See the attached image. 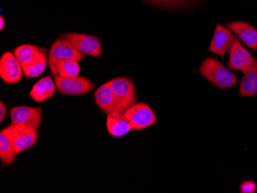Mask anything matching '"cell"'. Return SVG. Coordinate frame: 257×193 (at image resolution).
Masks as SVG:
<instances>
[{"label":"cell","mask_w":257,"mask_h":193,"mask_svg":"<svg viewBox=\"0 0 257 193\" xmlns=\"http://www.w3.org/2000/svg\"><path fill=\"white\" fill-rule=\"evenodd\" d=\"M50 73L53 76L69 78L76 77L80 73V66L79 62L76 60H63L55 63L53 66L49 67Z\"/></svg>","instance_id":"cell-19"},{"label":"cell","mask_w":257,"mask_h":193,"mask_svg":"<svg viewBox=\"0 0 257 193\" xmlns=\"http://www.w3.org/2000/svg\"><path fill=\"white\" fill-rule=\"evenodd\" d=\"M94 100L96 106L106 115L112 112H119L117 103L108 82L96 89L94 93Z\"/></svg>","instance_id":"cell-13"},{"label":"cell","mask_w":257,"mask_h":193,"mask_svg":"<svg viewBox=\"0 0 257 193\" xmlns=\"http://www.w3.org/2000/svg\"><path fill=\"white\" fill-rule=\"evenodd\" d=\"M6 26V20L3 16L0 17V30L3 31L4 29L5 28Z\"/></svg>","instance_id":"cell-24"},{"label":"cell","mask_w":257,"mask_h":193,"mask_svg":"<svg viewBox=\"0 0 257 193\" xmlns=\"http://www.w3.org/2000/svg\"><path fill=\"white\" fill-rule=\"evenodd\" d=\"M145 1L159 7H177L184 5L187 0H145Z\"/></svg>","instance_id":"cell-21"},{"label":"cell","mask_w":257,"mask_h":193,"mask_svg":"<svg viewBox=\"0 0 257 193\" xmlns=\"http://www.w3.org/2000/svg\"><path fill=\"white\" fill-rule=\"evenodd\" d=\"M47 65H48V54L43 55L31 64L23 68V74L27 78L38 77L45 71Z\"/></svg>","instance_id":"cell-20"},{"label":"cell","mask_w":257,"mask_h":193,"mask_svg":"<svg viewBox=\"0 0 257 193\" xmlns=\"http://www.w3.org/2000/svg\"><path fill=\"white\" fill-rule=\"evenodd\" d=\"M86 55L78 51L65 40L62 36H60L53 43L48 51V66L50 67L57 62L63 60H72L79 62Z\"/></svg>","instance_id":"cell-7"},{"label":"cell","mask_w":257,"mask_h":193,"mask_svg":"<svg viewBox=\"0 0 257 193\" xmlns=\"http://www.w3.org/2000/svg\"><path fill=\"white\" fill-rule=\"evenodd\" d=\"M7 106L5 103L1 100L0 102V123H3L7 119Z\"/></svg>","instance_id":"cell-23"},{"label":"cell","mask_w":257,"mask_h":193,"mask_svg":"<svg viewBox=\"0 0 257 193\" xmlns=\"http://www.w3.org/2000/svg\"><path fill=\"white\" fill-rule=\"evenodd\" d=\"M16 144L11 127L5 128L0 132V159L1 165L8 167L17 160Z\"/></svg>","instance_id":"cell-11"},{"label":"cell","mask_w":257,"mask_h":193,"mask_svg":"<svg viewBox=\"0 0 257 193\" xmlns=\"http://www.w3.org/2000/svg\"><path fill=\"white\" fill-rule=\"evenodd\" d=\"M239 84V93L241 96H254L257 95V60L243 73Z\"/></svg>","instance_id":"cell-18"},{"label":"cell","mask_w":257,"mask_h":193,"mask_svg":"<svg viewBox=\"0 0 257 193\" xmlns=\"http://www.w3.org/2000/svg\"><path fill=\"white\" fill-rule=\"evenodd\" d=\"M23 66L14 53L7 51L0 58V78L7 84L20 83L23 76Z\"/></svg>","instance_id":"cell-8"},{"label":"cell","mask_w":257,"mask_h":193,"mask_svg":"<svg viewBox=\"0 0 257 193\" xmlns=\"http://www.w3.org/2000/svg\"><path fill=\"white\" fill-rule=\"evenodd\" d=\"M106 129L112 137H122L133 130L131 122L124 113L115 112L107 115Z\"/></svg>","instance_id":"cell-16"},{"label":"cell","mask_w":257,"mask_h":193,"mask_svg":"<svg viewBox=\"0 0 257 193\" xmlns=\"http://www.w3.org/2000/svg\"><path fill=\"white\" fill-rule=\"evenodd\" d=\"M227 27L236 33L242 43L254 51H257V30L246 22L236 21L229 23Z\"/></svg>","instance_id":"cell-14"},{"label":"cell","mask_w":257,"mask_h":193,"mask_svg":"<svg viewBox=\"0 0 257 193\" xmlns=\"http://www.w3.org/2000/svg\"><path fill=\"white\" fill-rule=\"evenodd\" d=\"M43 110L40 107L20 106L10 109L12 125L23 126L38 132L42 123Z\"/></svg>","instance_id":"cell-3"},{"label":"cell","mask_w":257,"mask_h":193,"mask_svg":"<svg viewBox=\"0 0 257 193\" xmlns=\"http://www.w3.org/2000/svg\"><path fill=\"white\" fill-rule=\"evenodd\" d=\"M108 83L117 103L119 112L124 113L137 103L135 85L130 78L125 76L114 78Z\"/></svg>","instance_id":"cell-2"},{"label":"cell","mask_w":257,"mask_h":193,"mask_svg":"<svg viewBox=\"0 0 257 193\" xmlns=\"http://www.w3.org/2000/svg\"><path fill=\"white\" fill-rule=\"evenodd\" d=\"M61 36L72 47L86 56L99 57L102 55V46L98 37L78 33H65Z\"/></svg>","instance_id":"cell-5"},{"label":"cell","mask_w":257,"mask_h":193,"mask_svg":"<svg viewBox=\"0 0 257 193\" xmlns=\"http://www.w3.org/2000/svg\"><path fill=\"white\" fill-rule=\"evenodd\" d=\"M239 191L242 193H253L256 191V185L252 181H243L239 187Z\"/></svg>","instance_id":"cell-22"},{"label":"cell","mask_w":257,"mask_h":193,"mask_svg":"<svg viewBox=\"0 0 257 193\" xmlns=\"http://www.w3.org/2000/svg\"><path fill=\"white\" fill-rule=\"evenodd\" d=\"M126 119L131 122L133 130L147 129L157 122L155 112L145 103H136L124 112Z\"/></svg>","instance_id":"cell-6"},{"label":"cell","mask_w":257,"mask_h":193,"mask_svg":"<svg viewBox=\"0 0 257 193\" xmlns=\"http://www.w3.org/2000/svg\"><path fill=\"white\" fill-rule=\"evenodd\" d=\"M14 53L23 68H24L38 60L43 55L48 54V52L43 47L32 44H23L17 47Z\"/></svg>","instance_id":"cell-17"},{"label":"cell","mask_w":257,"mask_h":193,"mask_svg":"<svg viewBox=\"0 0 257 193\" xmlns=\"http://www.w3.org/2000/svg\"><path fill=\"white\" fill-rule=\"evenodd\" d=\"M235 39L236 37L232 30L218 24L213 34V40L209 46V51L218 55L221 58L223 59L225 53L229 51L234 43Z\"/></svg>","instance_id":"cell-10"},{"label":"cell","mask_w":257,"mask_h":193,"mask_svg":"<svg viewBox=\"0 0 257 193\" xmlns=\"http://www.w3.org/2000/svg\"><path fill=\"white\" fill-rule=\"evenodd\" d=\"M56 86L51 76H45L33 85L30 97L36 103H44L51 99L56 93Z\"/></svg>","instance_id":"cell-15"},{"label":"cell","mask_w":257,"mask_h":193,"mask_svg":"<svg viewBox=\"0 0 257 193\" xmlns=\"http://www.w3.org/2000/svg\"><path fill=\"white\" fill-rule=\"evenodd\" d=\"M199 73L209 83L221 89H229L237 82L236 75L213 57H209L202 63Z\"/></svg>","instance_id":"cell-1"},{"label":"cell","mask_w":257,"mask_h":193,"mask_svg":"<svg viewBox=\"0 0 257 193\" xmlns=\"http://www.w3.org/2000/svg\"><path fill=\"white\" fill-rule=\"evenodd\" d=\"M56 89L66 96H81L92 93L94 90V83L92 80L78 76L76 77L63 78L55 76Z\"/></svg>","instance_id":"cell-4"},{"label":"cell","mask_w":257,"mask_h":193,"mask_svg":"<svg viewBox=\"0 0 257 193\" xmlns=\"http://www.w3.org/2000/svg\"><path fill=\"white\" fill-rule=\"evenodd\" d=\"M14 141L16 144V152L17 155L22 152L28 150L37 143L38 140V132L33 130L28 127L17 125H10Z\"/></svg>","instance_id":"cell-12"},{"label":"cell","mask_w":257,"mask_h":193,"mask_svg":"<svg viewBox=\"0 0 257 193\" xmlns=\"http://www.w3.org/2000/svg\"><path fill=\"white\" fill-rule=\"evenodd\" d=\"M229 62L228 66L229 69L238 70L245 73L255 61L253 56L241 44L239 39H235L229 51Z\"/></svg>","instance_id":"cell-9"}]
</instances>
